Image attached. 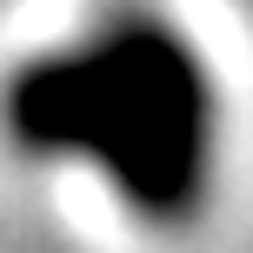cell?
Returning <instances> with one entry per match:
<instances>
[{"label":"cell","mask_w":253,"mask_h":253,"mask_svg":"<svg viewBox=\"0 0 253 253\" xmlns=\"http://www.w3.org/2000/svg\"><path fill=\"white\" fill-rule=\"evenodd\" d=\"M253 173L247 0H0V180L133 247H193Z\"/></svg>","instance_id":"obj_1"}]
</instances>
